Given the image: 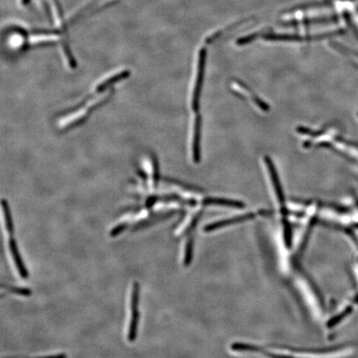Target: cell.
I'll return each instance as SVG.
<instances>
[{
  "label": "cell",
  "mask_w": 358,
  "mask_h": 358,
  "mask_svg": "<svg viewBox=\"0 0 358 358\" xmlns=\"http://www.w3.org/2000/svg\"><path fill=\"white\" fill-rule=\"evenodd\" d=\"M140 286L137 281H135L132 285L130 295V321L128 329V340L129 342H133L137 338V331H138L139 319V301H140Z\"/></svg>",
  "instance_id": "obj_1"
},
{
  "label": "cell",
  "mask_w": 358,
  "mask_h": 358,
  "mask_svg": "<svg viewBox=\"0 0 358 358\" xmlns=\"http://www.w3.org/2000/svg\"><path fill=\"white\" fill-rule=\"evenodd\" d=\"M204 204L223 206V207H234V208H243L244 203L235 200L223 199V198H208L204 200Z\"/></svg>",
  "instance_id": "obj_10"
},
{
  "label": "cell",
  "mask_w": 358,
  "mask_h": 358,
  "mask_svg": "<svg viewBox=\"0 0 358 358\" xmlns=\"http://www.w3.org/2000/svg\"><path fill=\"white\" fill-rule=\"evenodd\" d=\"M201 131H202V117L198 115L194 120L193 127V161L198 163L201 160Z\"/></svg>",
  "instance_id": "obj_5"
},
{
  "label": "cell",
  "mask_w": 358,
  "mask_h": 358,
  "mask_svg": "<svg viewBox=\"0 0 358 358\" xmlns=\"http://www.w3.org/2000/svg\"><path fill=\"white\" fill-rule=\"evenodd\" d=\"M88 115H89V110L85 108L80 109L77 112L73 113L62 119L60 121L59 126L64 129L73 128L84 121Z\"/></svg>",
  "instance_id": "obj_7"
},
{
  "label": "cell",
  "mask_w": 358,
  "mask_h": 358,
  "mask_svg": "<svg viewBox=\"0 0 358 358\" xmlns=\"http://www.w3.org/2000/svg\"><path fill=\"white\" fill-rule=\"evenodd\" d=\"M204 54L202 53L200 58L199 67H198V75L196 78L195 85L193 89V100H192V108L194 111H198L200 107V99L202 94V84H203V76H204Z\"/></svg>",
  "instance_id": "obj_3"
},
{
  "label": "cell",
  "mask_w": 358,
  "mask_h": 358,
  "mask_svg": "<svg viewBox=\"0 0 358 358\" xmlns=\"http://www.w3.org/2000/svg\"><path fill=\"white\" fill-rule=\"evenodd\" d=\"M254 217H255V214L254 213H248L246 214V215H241V216H235V217H232V218L227 219V220H220V221H216V222L210 224V225L207 226V228H205V230L207 231V232H211L212 230L219 229V228H224V227L231 225V224L241 222V221H244V220L254 218Z\"/></svg>",
  "instance_id": "obj_9"
},
{
  "label": "cell",
  "mask_w": 358,
  "mask_h": 358,
  "mask_svg": "<svg viewBox=\"0 0 358 358\" xmlns=\"http://www.w3.org/2000/svg\"><path fill=\"white\" fill-rule=\"evenodd\" d=\"M129 74L130 72L128 70H123V71L116 72L114 75H110L108 77H106L97 84V86L95 88V93H97V94L102 93L105 89H108L110 86L114 85L115 83L127 78L129 76Z\"/></svg>",
  "instance_id": "obj_6"
},
{
  "label": "cell",
  "mask_w": 358,
  "mask_h": 358,
  "mask_svg": "<svg viewBox=\"0 0 358 358\" xmlns=\"http://www.w3.org/2000/svg\"><path fill=\"white\" fill-rule=\"evenodd\" d=\"M236 88H237V92H240V95H242L244 97L249 98L250 101H252L260 110L263 111H268V105L262 101L256 95L254 94V92H251V89H249L246 85H244L242 83L237 82Z\"/></svg>",
  "instance_id": "obj_8"
},
{
  "label": "cell",
  "mask_w": 358,
  "mask_h": 358,
  "mask_svg": "<svg viewBox=\"0 0 358 358\" xmlns=\"http://www.w3.org/2000/svg\"><path fill=\"white\" fill-rule=\"evenodd\" d=\"M33 358H67V356L64 353L55 354V355H49V356H37Z\"/></svg>",
  "instance_id": "obj_13"
},
{
  "label": "cell",
  "mask_w": 358,
  "mask_h": 358,
  "mask_svg": "<svg viewBox=\"0 0 358 358\" xmlns=\"http://www.w3.org/2000/svg\"><path fill=\"white\" fill-rule=\"evenodd\" d=\"M186 249H185V255H184V264H188L190 263L191 258L193 255V239H189V241L187 242Z\"/></svg>",
  "instance_id": "obj_12"
},
{
  "label": "cell",
  "mask_w": 358,
  "mask_h": 358,
  "mask_svg": "<svg viewBox=\"0 0 358 358\" xmlns=\"http://www.w3.org/2000/svg\"><path fill=\"white\" fill-rule=\"evenodd\" d=\"M2 288H6L8 291L10 292L12 294H15L17 295H21V296H29L32 294V291L28 288H20L15 287V286H5V285L3 284Z\"/></svg>",
  "instance_id": "obj_11"
},
{
  "label": "cell",
  "mask_w": 358,
  "mask_h": 358,
  "mask_svg": "<svg viewBox=\"0 0 358 358\" xmlns=\"http://www.w3.org/2000/svg\"><path fill=\"white\" fill-rule=\"evenodd\" d=\"M9 248H10V254L14 259V264L18 270L19 276L23 279H28V270L26 268L25 265L23 264V259L21 257L19 249L17 246L16 241L14 240V235L9 236Z\"/></svg>",
  "instance_id": "obj_4"
},
{
  "label": "cell",
  "mask_w": 358,
  "mask_h": 358,
  "mask_svg": "<svg viewBox=\"0 0 358 358\" xmlns=\"http://www.w3.org/2000/svg\"><path fill=\"white\" fill-rule=\"evenodd\" d=\"M264 163H266L267 168H268V174L271 177V182L273 184L274 189L276 193V198L280 202L281 206V212H282L284 216H286V207L285 206V196H284V192H283L282 185L280 183V177H279L278 173L276 171V167L274 164L273 161L271 160V158L268 156L264 157Z\"/></svg>",
  "instance_id": "obj_2"
}]
</instances>
